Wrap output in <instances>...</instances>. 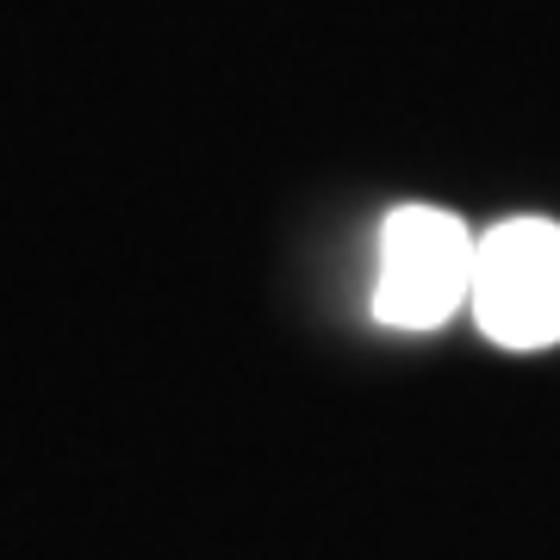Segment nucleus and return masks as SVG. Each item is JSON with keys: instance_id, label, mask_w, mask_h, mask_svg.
I'll list each match as a JSON object with an SVG mask.
<instances>
[{"instance_id": "nucleus-1", "label": "nucleus", "mask_w": 560, "mask_h": 560, "mask_svg": "<svg viewBox=\"0 0 560 560\" xmlns=\"http://www.w3.org/2000/svg\"><path fill=\"white\" fill-rule=\"evenodd\" d=\"M474 249L480 237L442 206H399L381 224L374 261V318L399 330H436L474 293Z\"/></svg>"}, {"instance_id": "nucleus-2", "label": "nucleus", "mask_w": 560, "mask_h": 560, "mask_svg": "<svg viewBox=\"0 0 560 560\" xmlns=\"http://www.w3.org/2000/svg\"><path fill=\"white\" fill-rule=\"evenodd\" d=\"M474 318L504 349H548L560 342V224L504 219L480 231L474 249Z\"/></svg>"}]
</instances>
